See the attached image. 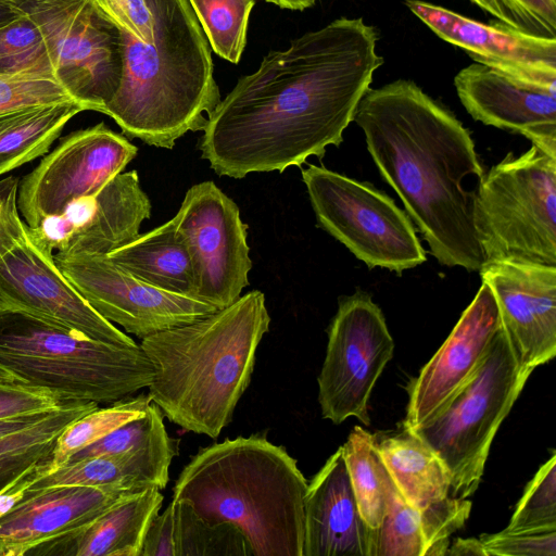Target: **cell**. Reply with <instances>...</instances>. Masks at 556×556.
<instances>
[{
    "label": "cell",
    "mask_w": 556,
    "mask_h": 556,
    "mask_svg": "<svg viewBox=\"0 0 556 556\" xmlns=\"http://www.w3.org/2000/svg\"><path fill=\"white\" fill-rule=\"evenodd\" d=\"M52 410L0 418V438L35 425Z\"/></svg>",
    "instance_id": "45"
},
{
    "label": "cell",
    "mask_w": 556,
    "mask_h": 556,
    "mask_svg": "<svg viewBox=\"0 0 556 556\" xmlns=\"http://www.w3.org/2000/svg\"><path fill=\"white\" fill-rule=\"evenodd\" d=\"M393 350L382 311L370 295L359 291L341 298L317 379L323 418L339 425L356 417L368 426V401Z\"/></svg>",
    "instance_id": "11"
},
{
    "label": "cell",
    "mask_w": 556,
    "mask_h": 556,
    "mask_svg": "<svg viewBox=\"0 0 556 556\" xmlns=\"http://www.w3.org/2000/svg\"><path fill=\"white\" fill-rule=\"evenodd\" d=\"M532 371L520 364L502 327L470 378L408 430L446 466L452 496L467 498L478 489L491 443Z\"/></svg>",
    "instance_id": "7"
},
{
    "label": "cell",
    "mask_w": 556,
    "mask_h": 556,
    "mask_svg": "<svg viewBox=\"0 0 556 556\" xmlns=\"http://www.w3.org/2000/svg\"><path fill=\"white\" fill-rule=\"evenodd\" d=\"M159 489L130 494L72 531L52 538L27 552V556H140L146 531L160 513Z\"/></svg>",
    "instance_id": "23"
},
{
    "label": "cell",
    "mask_w": 556,
    "mask_h": 556,
    "mask_svg": "<svg viewBox=\"0 0 556 556\" xmlns=\"http://www.w3.org/2000/svg\"><path fill=\"white\" fill-rule=\"evenodd\" d=\"M282 9L303 11L315 4L317 0H265Z\"/></svg>",
    "instance_id": "48"
},
{
    "label": "cell",
    "mask_w": 556,
    "mask_h": 556,
    "mask_svg": "<svg viewBox=\"0 0 556 556\" xmlns=\"http://www.w3.org/2000/svg\"><path fill=\"white\" fill-rule=\"evenodd\" d=\"M116 24L123 78L101 113L127 138L172 149L220 99L211 49L188 0H96Z\"/></svg>",
    "instance_id": "3"
},
{
    "label": "cell",
    "mask_w": 556,
    "mask_h": 556,
    "mask_svg": "<svg viewBox=\"0 0 556 556\" xmlns=\"http://www.w3.org/2000/svg\"><path fill=\"white\" fill-rule=\"evenodd\" d=\"M108 256L155 288L195 298L191 258L172 219L147 233H139Z\"/></svg>",
    "instance_id": "26"
},
{
    "label": "cell",
    "mask_w": 556,
    "mask_h": 556,
    "mask_svg": "<svg viewBox=\"0 0 556 556\" xmlns=\"http://www.w3.org/2000/svg\"><path fill=\"white\" fill-rule=\"evenodd\" d=\"M404 3L438 37L465 50L476 63L526 83L556 86V39L530 36L498 21L481 23L421 0Z\"/></svg>",
    "instance_id": "18"
},
{
    "label": "cell",
    "mask_w": 556,
    "mask_h": 556,
    "mask_svg": "<svg viewBox=\"0 0 556 556\" xmlns=\"http://www.w3.org/2000/svg\"><path fill=\"white\" fill-rule=\"evenodd\" d=\"M556 531V454L545 462L528 483L508 526V534Z\"/></svg>",
    "instance_id": "35"
},
{
    "label": "cell",
    "mask_w": 556,
    "mask_h": 556,
    "mask_svg": "<svg viewBox=\"0 0 556 556\" xmlns=\"http://www.w3.org/2000/svg\"><path fill=\"white\" fill-rule=\"evenodd\" d=\"M126 136L104 123L75 130L61 138L17 189V208L28 228L63 212L66 205L99 192L137 155Z\"/></svg>",
    "instance_id": "13"
},
{
    "label": "cell",
    "mask_w": 556,
    "mask_h": 556,
    "mask_svg": "<svg viewBox=\"0 0 556 556\" xmlns=\"http://www.w3.org/2000/svg\"><path fill=\"white\" fill-rule=\"evenodd\" d=\"M85 111L76 101L0 114V176L43 156L65 125Z\"/></svg>",
    "instance_id": "27"
},
{
    "label": "cell",
    "mask_w": 556,
    "mask_h": 556,
    "mask_svg": "<svg viewBox=\"0 0 556 556\" xmlns=\"http://www.w3.org/2000/svg\"><path fill=\"white\" fill-rule=\"evenodd\" d=\"M23 13L10 0H0V28L20 17Z\"/></svg>",
    "instance_id": "47"
},
{
    "label": "cell",
    "mask_w": 556,
    "mask_h": 556,
    "mask_svg": "<svg viewBox=\"0 0 556 556\" xmlns=\"http://www.w3.org/2000/svg\"><path fill=\"white\" fill-rule=\"evenodd\" d=\"M55 440L0 457V489L12 482L33 465L48 459Z\"/></svg>",
    "instance_id": "43"
},
{
    "label": "cell",
    "mask_w": 556,
    "mask_h": 556,
    "mask_svg": "<svg viewBox=\"0 0 556 556\" xmlns=\"http://www.w3.org/2000/svg\"><path fill=\"white\" fill-rule=\"evenodd\" d=\"M18 184L14 176L0 180V261L27 233V225L17 208Z\"/></svg>",
    "instance_id": "41"
},
{
    "label": "cell",
    "mask_w": 556,
    "mask_h": 556,
    "mask_svg": "<svg viewBox=\"0 0 556 556\" xmlns=\"http://www.w3.org/2000/svg\"><path fill=\"white\" fill-rule=\"evenodd\" d=\"M176 556H252L242 533L230 523H210L186 501L172 500Z\"/></svg>",
    "instance_id": "30"
},
{
    "label": "cell",
    "mask_w": 556,
    "mask_h": 556,
    "mask_svg": "<svg viewBox=\"0 0 556 556\" xmlns=\"http://www.w3.org/2000/svg\"><path fill=\"white\" fill-rule=\"evenodd\" d=\"M138 492L81 485L27 489L0 517V556H26L35 546L99 517Z\"/></svg>",
    "instance_id": "22"
},
{
    "label": "cell",
    "mask_w": 556,
    "mask_h": 556,
    "mask_svg": "<svg viewBox=\"0 0 556 556\" xmlns=\"http://www.w3.org/2000/svg\"><path fill=\"white\" fill-rule=\"evenodd\" d=\"M307 481L286 448L264 435L201 448L182 469L173 500L210 523H230L252 556H303Z\"/></svg>",
    "instance_id": "5"
},
{
    "label": "cell",
    "mask_w": 556,
    "mask_h": 556,
    "mask_svg": "<svg viewBox=\"0 0 556 556\" xmlns=\"http://www.w3.org/2000/svg\"><path fill=\"white\" fill-rule=\"evenodd\" d=\"M177 450L146 451L102 455L67 463L50 472L38 475L28 489L51 485H81L141 492L162 490Z\"/></svg>",
    "instance_id": "24"
},
{
    "label": "cell",
    "mask_w": 556,
    "mask_h": 556,
    "mask_svg": "<svg viewBox=\"0 0 556 556\" xmlns=\"http://www.w3.org/2000/svg\"><path fill=\"white\" fill-rule=\"evenodd\" d=\"M353 122L363 130L382 178L441 265L479 271L486 260L475 212L483 169L468 129L414 81L396 79L368 89Z\"/></svg>",
    "instance_id": "2"
},
{
    "label": "cell",
    "mask_w": 556,
    "mask_h": 556,
    "mask_svg": "<svg viewBox=\"0 0 556 556\" xmlns=\"http://www.w3.org/2000/svg\"><path fill=\"white\" fill-rule=\"evenodd\" d=\"M503 324L496 299L482 282L456 326L409 387L404 429L433 416L470 378Z\"/></svg>",
    "instance_id": "19"
},
{
    "label": "cell",
    "mask_w": 556,
    "mask_h": 556,
    "mask_svg": "<svg viewBox=\"0 0 556 556\" xmlns=\"http://www.w3.org/2000/svg\"><path fill=\"white\" fill-rule=\"evenodd\" d=\"M160 450H177V443L165 429L161 408L151 402L144 414L80 450L67 463L102 455Z\"/></svg>",
    "instance_id": "33"
},
{
    "label": "cell",
    "mask_w": 556,
    "mask_h": 556,
    "mask_svg": "<svg viewBox=\"0 0 556 556\" xmlns=\"http://www.w3.org/2000/svg\"><path fill=\"white\" fill-rule=\"evenodd\" d=\"M0 75L56 80L48 42L39 27L25 14L0 28Z\"/></svg>",
    "instance_id": "31"
},
{
    "label": "cell",
    "mask_w": 556,
    "mask_h": 556,
    "mask_svg": "<svg viewBox=\"0 0 556 556\" xmlns=\"http://www.w3.org/2000/svg\"><path fill=\"white\" fill-rule=\"evenodd\" d=\"M488 556H556V531L481 534Z\"/></svg>",
    "instance_id": "39"
},
{
    "label": "cell",
    "mask_w": 556,
    "mask_h": 556,
    "mask_svg": "<svg viewBox=\"0 0 556 556\" xmlns=\"http://www.w3.org/2000/svg\"><path fill=\"white\" fill-rule=\"evenodd\" d=\"M213 51L238 64L255 0H188Z\"/></svg>",
    "instance_id": "32"
},
{
    "label": "cell",
    "mask_w": 556,
    "mask_h": 556,
    "mask_svg": "<svg viewBox=\"0 0 556 556\" xmlns=\"http://www.w3.org/2000/svg\"><path fill=\"white\" fill-rule=\"evenodd\" d=\"M375 447L403 498L419 514L452 496L446 466L410 431L376 437Z\"/></svg>",
    "instance_id": "25"
},
{
    "label": "cell",
    "mask_w": 556,
    "mask_h": 556,
    "mask_svg": "<svg viewBox=\"0 0 556 556\" xmlns=\"http://www.w3.org/2000/svg\"><path fill=\"white\" fill-rule=\"evenodd\" d=\"M446 555L451 556H488L480 539H456L448 547Z\"/></svg>",
    "instance_id": "46"
},
{
    "label": "cell",
    "mask_w": 556,
    "mask_h": 556,
    "mask_svg": "<svg viewBox=\"0 0 556 556\" xmlns=\"http://www.w3.org/2000/svg\"><path fill=\"white\" fill-rule=\"evenodd\" d=\"M375 440L356 426L341 447L359 513L368 527L378 530L386 513V490Z\"/></svg>",
    "instance_id": "29"
},
{
    "label": "cell",
    "mask_w": 556,
    "mask_h": 556,
    "mask_svg": "<svg viewBox=\"0 0 556 556\" xmlns=\"http://www.w3.org/2000/svg\"><path fill=\"white\" fill-rule=\"evenodd\" d=\"M479 273L496 299L520 364L533 370L551 361L556 355V266L493 261Z\"/></svg>",
    "instance_id": "17"
},
{
    "label": "cell",
    "mask_w": 556,
    "mask_h": 556,
    "mask_svg": "<svg viewBox=\"0 0 556 556\" xmlns=\"http://www.w3.org/2000/svg\"><path fill=\"white\" fill-rule=\"evenodd\" d=\"M517 31L556 39V0H469Z\"/></svg>",
    "instance_id": "36"
},
{
    "label": "cell",
    "mask_w": 556,
    "mask_h": 556,
    "mask_svg": "<svg viewBox=\"0 0 556 556\" xmlns=\"http://www.w3.org/2000/svg\"><path fill=\"white\" fill-rule=\"evenodd\" d=\"M53 254L27 231L0 261V308L22 311L98 341L137 346L88 304L61 273Z\"/></svg>",
    "instance_id": "15"
},
{
    "label": "cell",
    "mask_w": 556,
    "mask_h": 556,
    "mask_svg": "<svg viewBox=\"0 0 556 556\" xmlns=\"http://www.w3.org/2000/svg\"><path fill=\"white\" fill-rule=\"evenodd\" d=\"M140 345L121 346L31 314L0 308V379L46 389L64 402L111 404L148 388Z\"/></svg>",
    "instance_id": "6"
},
{
    "label": "cell",
    "mask_w": 556,
    "mask_h": 556,
    "mask_svg": "<svg viewBox=\"0 0 556 556\" xmlns=\"http://www.w3.org/2000/svg\"><path fill=\"white\" fill-rule=\"evenodd\" d=\"M151 207L138 173L129 170L117 174L96 194L71 201L62 213L45 217L27 231L51 252L109 254L139 235Z\"/></svg>",
    "instance_id": "16"
},
{
    "label": "cell",
    "mask_w": 556,
    "mask_h": 556,
    "mask_svg": "<svg viewBox=\"0 0 556 556\" xmlns=\"http://www.w3.org/2000/svg\"><path fill=\"white\" fill-rule=\"evenodd\" d=\"M140 556H176L172 503L151 520L143 538Z\"/></svg>",
    "instance_id": "42"
},
{
    "label": "cell",
    "mask_w": 556,
    "mask_h": 556,
    "mask_svg": "<svg viewBox=\"0 0 556 556\" xmlns=\"http://www.w3.org/2000/svg\"><path fill=\"white\" fill-rule=\"evenodd\" d=\"M68 101L75 100L55 79L0 75V114Z\"/></svg>",
    "instance_id": "38"
},
{
    "label": "cell",
    "mask_w": 556,
    "mask_h": 556,
    "mask_svg": "<svg viewBox=\"0 0 556 556\" xmlns=\"http://www.w3.org/2000/svg\"><path fill=\"white\" fill-rule=\"evenodd\" d=\"M65 403L46 389L0 379V418L48 412Z\"/></svg>",
    "instance_id": "40"
},
{
    "label": "cell",
    "mask_w": 556,
    "mask_h": 556,
    "mask_svg": "<svg viewBox=\"0 0 556 556\" xmlns=\"http://www.w3.org/2000/svg\"><path fill=\"white\" fill-rule=\"evenodd\" d=\"M193 268L194 296L217 309L237 301L252 268L248 225L214 181L190 187L172 218Z\"/></svg>",
    "instance_id": "12"
},
{
    "label": "cell",
    "mask_w": 556,
    "mask_h": 556,
    "mask_svg": "<svg viewBox=\"0 0 556 556\" xmlns=\"http://www.w3.org/2000/svg\"><path fill=\"white\" fill-rule=\"evenodd\" d=\"M377 530L363 519L340 446L307 482L303 556H376Z\"/></svg>",
    "instance_id": "21"
},
{
    "label": "cell",
    "mask_w": 556,
    "mask_h": 556,
    "mask_svg": "<svg viewBox=\"0 0 556 556\" xmlns=\"http://www.w3.org/2000/svg\"><path fill=\"white\" fill-rule=\"evenodd\" d=\"M93 402H66L33 426L0 438V457L58 439L75 420L97 409Z\"/></svg>",
    "instance_id": "37"
},
{
    "label": "cell",
    "mask_w": 556,
    "mask_h": 556,
    "mask_svg": "<svg viewBox=\"0 0 556 556\" xmlns=\"http://www.w3.org/2000/svg\"><path fill=\"white\" fill-rule=\"evenodd\" d=\"M269 325L265 295L253 290L207 316L141 339L153 366L151 401L184 430L217 438L250 383Z\"/></svg>",
    "instance_id": "4"
},
{
    "label": "cell",
    "mask_w": 556,
    "mask_h": 556,
    "mask_svg": "<svg viewBox=\"0 0 556 556\" xmlns=\"http://www.w3.org/2000/svg\"><path fill=\"white\" fill-rule=\"evenodd\" d=\"M64 277L102 317L143 339L217 311L197 298L155 288L115 264L108 254H53Z\"/></svg>",
    "instance_id": "14"
},
{
    "label": "cell",
    "mask_w": 556,
    "mask_h": 556,
    "mask_svg": "<svg viewBox=\"0 0 556 556\" xmlns=\"http://www.w3.org/2000/svg\"><path fill=\"white\" fill-rule=\"evenodd\" d=\"M41 30L55 78L85 111L100 112L123 78V45L116 24L96 0H10Z\"/></svg>",
    "instance_id": "10"
},
{
    "label": "cell",
    "mask_w": 556,
    "mask_h": 556,
    "mask_svg": "<svg viewBox=\"0 0 556 556\" xmlns=\"http://www.w3.org/2000/svg\"><path fill=\"white\" fill-rule=\"evenodd\" d=\"M302 179L319 226L369 268L401 274L427 261L410 218L384 192L317 165Z\"/></svg>",
    "instance_id": "9"
},
{
    "label": "cell",
    "mask_w": 556,
    "mask_h": 556,
    "mask_svg": "<svg viewBox=\"0 0 556 556\" xmlns=\"http://www.w3.org/2000/svg\"><path fill=\"white\" fill-rule=\"evenodd\" d=\"M454 86L473 119L518 132L556 157V86L518 80L476 62L456 74Z\"/></svg>",
    "instance_id": "20"
},
{
    "label": "cell",
    "mask_w": 556,
    "mask_h": 556,
    "mask_svg": "<svg viewBox=\"0 0 556 556\" xmlns=\"http://www.w3.org/2000/svg\"><path fill=\"white\" fill-rule=\"evenodd\" d=\"M475 222L486 262L556 266V157L508 153L483 175Z\"/></svg>",
    "instance_id": "8"
},
{
    "label": "cell",
    "mask_w": 556,
    "mask_h": 556,
    "mask_svg": "<svg viewBox=\"0 0 556 556\" xmlns=\"http://www.w3.org/2000/svg\"><path fill=\"white\" fill-rule=\"evenodd\" d=\"M151 402L148 393L131 395L111 403L105 408L98 407L75 420L58 437L50 457L39 464V475L65 465L80 450L123 424L141 416Z\"/></svg>",
    "instance_id": "28"
},
{
    "label": "cell",
    "mask_w": 556,
    "mask_h": 556,
    "mask_svg": "<svg viewBox=\"0 0 556 556\" xmlns=\"http://www.w3.org/2000/svg\"><path fill=\"white\" fill-rule=\"evenodd\" d=\"M382 479L386 513L377 530L376 556H425L426 542L419 511L406 503L383 465Z\"/></svg>",
    "instance_id": "34"
},
{
    "label": "cell",
    "mask_w": 556,
    "mask_h": 556,
    "mask_svg": "<svg viewBox=\"0 0 556 556\" xmlns=\"http://www.w3.org/2000/svg\"><path fill=\"white\" fill-rule=\"evenodd\" d=\"M39 464L33 465L12 482L0 489V517L13 508L23 498L26 490L39 473Z\"/></svg>",
    "instance_id": "44"
},
{
    "label": "cell",
    "mask_w": 556,
    "mask_h": 556,
    "mask_svg": "<svg viewBox=\"0 0 556 556\" xmlns=\"http://www.w3.org/2000/svg\"><path fill=\"white\" fill-rule=\"evenodd\" d=\"M379 35L363 18L340 17L270 51L207 116L199 142L219 176L283 172L339 147L383 64Z\"/></svg>",
    "instance_id": "1"
}]
</instances>
